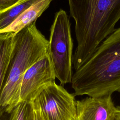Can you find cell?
<instances>
[{
    "label": "cell",
    "mask_w": 120,
    "mask_h": 120,
    "mask_svg": "<svg viewBox=\"0 0 120 120\" xmlns=\"http://www.w3.org/2000/svg\"><path fill=\"white\" fill-rule=\"evenodd\" d=\"M32 113L31 102H20L12 110L9 120H32Z\"/></svg>",
    "instance_id": "11"
},
{
    "label": "cell",
    "mask_w": 120,
    "mask_h": 120,
    "mask_svg": "<svg viewBox=\"0 0 120 120\" xmlns=\"http://www.w3.org/2000/svg\"><path fill=\"white\" fill-rule=\"evenodd\" d=\"M118 108V112L115 120H120V106H117Z\"/></svg>",
    "instance_id": "14"
},
{
    "label": "cell",
    "mask_w": 120,
    "mask_h": 120,
    "mask_svg": "<svg viewBox=\"0 0 120 120\" xmlns=\"http://www.w3.org/2000/svg\"><path fill=\"white\" fill-rule=\"evenodd\" d=\"M76 108V120H115L118 112L111 95L77 100Z\"/></svg>",
    "instance_id": "7"
},
{
    "label": "cell",
    "mask_w": 120,
    "mask_h": 120,
    "mask_svg": "<svg viewBox=\"0 0 120 120\" xmlns=\"http://www.w3.org/2000/svg\"><path fill=\"white\" fill-rule=\"evenodd\" d=\"M68 15L60 9L55 15L50 29L47 53L55 77L64 85L71 83L73 76V42Z\"/></svg>",
    "instance_id": "4"
},
{
    "label": "cell",
    "mask_w": 120,
    "mask_h": 120,
    "mask_svg": "<svg viewBox=\"0 0 120 120\" xmlns=\"http://www.w3.org/2000/svg\"><path fill=\"white\" fill-rule=\"evenodd\" d=\"M33 107V113H32V120H44L39 109L31 102Z\"/></svg>",
    "instance_id": "13"
},
{
    "label": "cell",
    "mask_w": 120,
    "mask_h": 120,
    "mask_svg": "<svg viewBox=\"0 0 120 120\" xmlns=\"http://www.w3.org/2000/svg\"><path fill=\"white\" fill-rule=\"evenodd\" d=\"M35 0H20L14 5L0 11V31L9 26Z\"/></svg>",
    "instance_id": "10"
},
{
    "label": "cell",
    "mask_w": 120,
    "mask_h": 120,
    "mask_svg": "<svg viewBox=\"0 0 120 120\" xmlns=\"http://www.w3.org/2000/svg\"><path fill=\"white\" fill-rule=\"evenodd\" d=\"M75 97L55 82L31 102L39 109L44 120H76Z\"/></svg>",
    "instance_id": "5"
},
{
    "label": "cell",
    "mask_w": 120,
    "mask_h": 120,
    "mask_svg": "<svg viewBox=\"0 0 120 120\" xmlns=\"http://www.w3.org/2000/svg\"><path fill=\"white\" fill-rule=\"evenodd\" d=\"M14 33H0V93L2 87L12 47Z\"/></svg>",
    "instance_id": "9"
},
{
    "label": "cell",
    "mask_w": 120,
    "mask_h": 120,
    "mask_svg": "<svg viewBox=\"0 0 120 120\" xmlns=\"http://www.w3.org/2000/svg\"><path fill=\"white\" fill-rule=\"evenodd\" d=\"M71 83L75 96L100 97L120 92V27L75 70Z\"/></svg>",
    "instance_id": "2"
},
{
    "label": "cell",
    "mask_w": 120,
    "mask_h": 120,
    "mask_svg": "<svg viewBox=\"0 0 120 120\" xmlns=\"http://www.w3.org/2000/svg\"><path fill=\"white\" fill-rule=\"evenodd\" d=\"M20 0H0V11L14 5Z\"/></svg>",
    "instance_id": "12"
},
{
    "label": "cell",
    "mask_w": 120,
    "mask_h": 120,
    "mask_svg": "<svg viewBox=\"0 0 120 120\" xmlns=\"http://www.w3.org/2000/svg\"><path fill=\"white\" fill-rule=\"evenodd\" d=\"M48 40L35 22L14 33L12 47L0 93V120H8L20 102V92L25 72L45 55Z\"/></svg>",
    "instance_id": "3"
},
{
    "label": "cell",
    "mask_w": 120,
    "mask_h": 120,
    "mask_svg": "<svg viewBox=\"0 0 120 120\" xmlns=\"http://www.w3.org/2000/svg\"><path fill=\"white\" fill-rule=\"evenodd\" d=\"M52 0H35L33 3L20 15L9 26L0 33H15L27 26L36 22L37 19L48 8Z\"/></svg>",
    "instance_id": "8"
},
{
    "label": "cell",
    "mask_w": 120,
    "mask_h": 120,
    "mask_svg": "<svg viewBox=\"0 0 120 120\" xmlns=\"http://www.w3.org/2000/svg\"><path fill=\"white\" fill-rule=\"evenodd\" d=\"M55 78L47 52L25 72L20 88V102L32 101L44 89L55 82Z\"/></svg>",
    "instance_id": "6"
},
{
    "label": "cell",
    "mask_w": 120,
    "mask_h": 120,
    "mask_svg": "<svg viewBox=\"0 0 120 120\" xmlns=\"http://www.w3.org/2000/svg\"><path fill=\"white\" fill-rule=\"evenodd\" d=\"M75 22L77 43L73 56L75 70L92 55L102 42L115 30L120 19V0H68Z\"/></svg>",
    "instance_id": "1"
}]
</instances>
